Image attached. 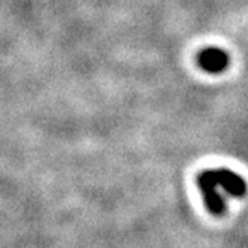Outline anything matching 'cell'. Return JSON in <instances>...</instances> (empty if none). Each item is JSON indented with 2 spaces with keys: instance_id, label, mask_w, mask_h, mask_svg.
Returning <instances> with one entry per match:
<instances>
[{
  "instance_id": "1",
  "label": "cell",
  "mask_w": 248,
  "mask_h": 248,
  "mask_svg": "<svg viewBox=\"0 0 248 248\" xmlns=\"http://www.w3.org/2000/svg\"><path fill=\"white\" fill-rule=\"evenodd\" d=\"M199 188L202 191V196L205 201L206 208L214 216H221L224 212V201L218 191V181L216 176V170H205L198 178Z\"/></svg>"
},
{
  "instance_id": "3",
  "label": "cell",
  "mask_w": 248,
  "mask_h": 248,
  "mask_svg": "<svg viewBox=\"0 0 248 248\" xmlns=\"http://www.w3.org/2000/svg\"><path fill=\"white\" fill-rule=\"evenodd\" d=\"M216 176H217V181L220 184V187L229 193L230 196H235V198H242L245 196L247 193V184L244 181V178L232 170L229 169H218L216 170Z\"/></svg>"
},
{
  "instance_id": "2",
  "label": "cell",
  "mask_w": 248,
  "mask_h": 248,
  "mask_svg": "<svg viewBox=\"0 0 248 248\" xmlns=\"http://www.w3.org/2000/svg\"><path fill=\"white\" fill-rule=\"evenodd\" d=\"M199 64L209 74H220L227 67L229 57L223 49L206 48L199 54Z\"/></svg>"
}]
</instances>
